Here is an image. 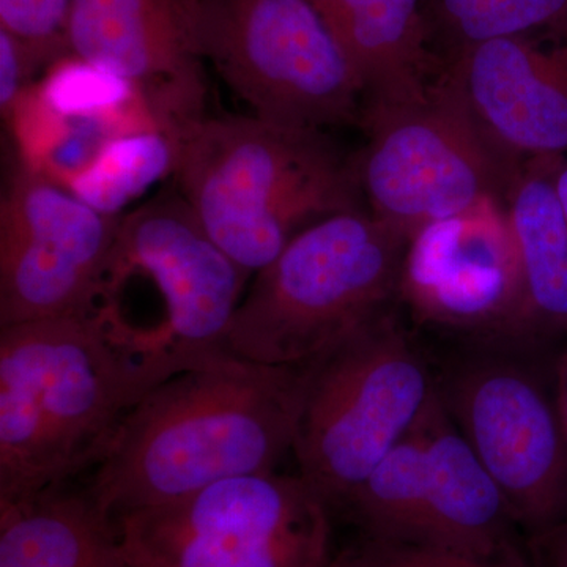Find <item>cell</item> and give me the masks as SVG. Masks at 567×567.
I'll list each match as a JSON object with an SVG mask.
<instances>
[{"label": "cell", "instance_id": "1", "mask_svg": "<svg viewBox=\"0 0 567 567\" xmlns=\"http://www.w3.org/2000/svg\"><path fill=\"white\" fill-rule=\"evenodd\" d=\"M312 364L227 354L164 380L123 417L85 492L114 520L219 481L275 472L293 450Z\"/></svg>", "mask_w": 567, "mask_h": 567}, {"label": "cell", "instance_id": "2", "mask_svg": "<svg viewBox=\"0 0 567 567\" xmlns=\"http://www.w3.org/2000/svg\"><path fill=\"white\" fill-rule=\"evenodd\" d=\"M158 385L81 312L0 327V505L51 494L95 465Z\"/></svg>", "mask_w": 567, "mask_h": 567}, {"label": "cell", "instance_id": "3", "mask_svg": "<svg viewBox=\"0 0 567 567\" xmlns=\"http://www.w3.org/2000/svg\"><path fill=\"white\" fill-rule=\"evenodd\" d=\"M167 134L182 199L249 275L274 262L306 227L361 208L353 162L322 132L252 114H205Z\"/></svg>", "mask_w": 567, "mask_h": 567}, {"label": "cell", "instance_id": "4", "mask_svg": "<svg viewBox=\"0 0 567 567\" xmlns=\"http://www.w3.org/2000/svg\"><path fill=\"white\" fill-rule=\"evenodd\" d=\"M181 197L122 218L114 248L82 308L130 364L163 383L227 357L246 279Z\"/></svg>", "mask_w": 567, "mask_h": 567}, {"label": "cell", "instance_id": "5", "mask_svg": "<svg viewBox=\"0 0 567 567\" xmlns=\"http://www.w3.org/2000/svg\"><path fill=\"white\" fill-rule=\"evenodd\" d=\"M406 245L363 208L306 227L257 271L230 324L229 353L267 365L320 360L385 312Z\"/></svg>", "mask_w": 567, "mask_h": 567}, {"label": "cell", "instance_id": "6", "mask_svg": "<svg viewBox=\"0 0 567 567\" xmlns=\"http://www.w3.org/2000/svg\"><path fill=\"white\" fill-rule=\"evenodd\" d=\"M435 393L423 358L383 312L312 364L292 450L300 476L342 509Z\"/></svg>", "mask_w": 567, "mask_h": 567}, {"label": "cell", "instance_id": "7", "mask_svg": "<svg viewBox=\"0 0 567 567\" xmlns=\"http://www.w3.org/2000/svg\"><path fill=\"white\" fill-rule=\"evenodd\" d=\"M361 123L368 144L353 162L361 196L409 241L429 224L507 199L525 166L491 141L445 69L423 99L368 107Z\"/></svg>", "mask_w": 567, "mask_h": 567}, {"label": "cell", "instance_id": "8", "mask_svg": "<svg viewBox=\"0 0 567 567\" xmlns=\"http://www.w3.org/2000/svg\"><path fill=\"white\" fill-rule=\"evenodd\" d=\"M130 567H331V511L298 476L257 473L114 518Z\"/></svg>", "mask_w": 567, "mask_h": 567}, {"label": "cell", "instance_id": "9", "mask_svg": "<svg viewBox=\"0 0 567 567\" xmlns=\"http://www.w3.org/2000/svg\"><path fill=\"white\" fill-rule=\"evenodd\" d=\"M346 513L368 539L495 557L516 550L505 495L439 393L350 496Z\"/></svg>", "mask_w": 567, "mask_h": 567}, {"label": "cell", "instance_id": "10", "mask_svg": "<svg viewBox=\"0 0 567 567\" xmlns=\"http://www.w3.org/2000/svg\"><path fill=\"white\" fill-rule=\"evenodd\" d=\"M204 52L264 121L322 132L363 117V85L309 0H204Z\"/></svg>", "mask_w": 567, "mask_h": 567}, {"label": "cell", "instance_id": "11", "mask_svg": "<svg viewBox=\"0 0 567 567\" xmlns=\"http://www.w3.org/2000/svg\"><path fill=\"white\" fill-rule=\"evenodd\" d=\"M122 218L35 167H18L0 203V327L81 312Z\"/></svg>", "mask_w": 567, "mask_h": 567}, {"label": "cell", "instance_id": "12", "mask_svg": "<svg viewBox=\"0 0 567 567\" xmlns=\"http://www.w3.org/2000/svg\"><path fill=\"white\" fill-rule=\"evenodd\" d=\"M73 58L126 82L171 133L205 115L204 0H71Z\"/></svg>", "mask_w": 567, "mask_h": 567}, {"label": "cell", "instance_id": "13", "mask_svg": "<svg viewBox=\"0 0 567 567\" xmlns=\"http://www.w3.org/2000/svg\"><path fill=\"white\" fill-rule=\"evenodd\" d=\"M399 293L424 322L451 328H516L528 319L507 199L484 200L417 230Z\"/></svg>", "mask_w": 567, "mask_h": 567}, {"label": "cell", "instance_id": "14", "mask_svg": "<svg viewBox=\"0 0 567 567\" xmlns=\"http://www.w3.org/2000/svg\"><path fill=\"white\" fill-rule=\"evenodd\" d=\"M443 401L516 522L546 520L557 499L561 436L532 379L513 364H477L457 377Z\"/></svg>", "mask_w": 567, "mask_h": 567}, {"label": "cell", "instance_id": "15", "mask_svg": "<svg viewBox=\"0 0 567 567\" xmlns=\"http://www.w3.org/2000/svg\"><path fill=\"white\" fill-rule=\"evenodd\" d=\"M470 110L518 163L567 153V37H514L475 44L446 62Z\"/></svg>", "mask_w": 567, "mask_h": 567}, {"label": "cell", "instance_id": "16", "mask_svg": "<svg viewBox=\"0 0 567 567\" xmlns=\"http://www.w3.org/2000/svg\"><path fill=\"white\" fill-rule=\"evenodd\" d=\"M309 2L363 85L364 110L423 99L436 65L425 0Z\"/></svg>", "mask_w": 567, "mask_h": 567}, {"label": "cell", "instance_id": "17", "mask_svg": "<svg viewBox=\"0 0 567 567\" xmlns=\"http://www.w3.org/2000/svg\"><path fill=\"white\" fill-rule=\"evenodd\" d=\"M0 567H130L114 520L87 492L0 505Z\"/></svg>", "mask_w": 567, "mask_h": 567}, {"label": "cell", "instance_id": "18", "mask_svg": "<svg viewBox=\"0 0 567 567\" xmlns=\"http://www.w3.org/2000/svg\"><path fill=\"white\" fill-rule=\"evenodd\" d=\"M558 158L525 163L509 197L528 315L567 322V221L555 189Z\"/></svg>", "mask_w": 567, "mask_h": 567}, {"label": "cell", "instance_id": "19", "mask_svg": "<svg viewBox=\"0 0 567 567\" xmlns=\"http://www.w3.org/2000/svg\"><path fill=\"white\" fill-rule=\"evenodd\" d=\"M432 33L440 32L450 58L496 39L567 37V0H427Z\"/></svg>", "mask_w": 567, "mask_h": 567}, {"label": "cell", "instance_id": "20", "mask_svg": "<svg viewBox=\"0 0 567 567\" xmlns=\"http://www.w3.org/2000/svg\"><path fill=\"white\" fill-rule=\"evenodd\" d=\"M173 137L162 130L121 134L104 141L87 166L73 175L71 192L106 215L118 212L162 175L174 171Z\"/></svg>", "mask_w": 567, "mask_h": 567}, {"label": "cell", "instance_id": "21", "mask_svg": "<svg viewBox=\"0 0 567 567\" xmlns=\"http://www.w3.org/2000/svg\"><path fill=\"white\" fill-rule=\"evenodd\" d=\"M71 0H0V31L20 41L37 69L71 54Z\"/></svg>", "mask_w": 567, "mask_h": 567}, {"label": "cell", "instance_id": "22", "mask_svg": "<svg viewBox=\"0 0 567 567\" xmlns=\"http://www.w3.org/2000/svg\"><path fill=\"white\" fill-rule=\"evenodd\" d=\"M341 567H533L517 550L495 557H477L446 548L363 539L338 554Z\"/></svg>", "mask_w": 567, "mask_h": 567}, {"label": "cell", "instance_id": "23", "mask_svg": "<svg viewBox=\"0 0 567 567\" xmlns=\"http://www.w3.org/2000/svg\"><path fill=\"white\" fill-rule=\"evenodd\" d=\"M128 92L133 89L126 82L74 58L55 69L43 89V100L62 114H89L123 100Z\"/></svg>", "mask_w": 567, "mask_h": 567}, {"label": "cell", "instance_id": "24", "mask_svg": "<svg viewBox=\"0 0 567 567\" xmlns=\"http://www.w3.org/2000/svg\"><path fill=\"white\" fill-rule=\"evenodd\" d=\"M37 66L24 47L10 33L0 31V112L10 118L24 99L29 80Z\"/></svg>", "mask_w": 567, "mask_h": 567}, {"label": "cell", "instance_id": "25", "mask_svg": "<svg viewBox=\"0 0 567 567\" xmlns=\"http://www.w3.org/2000/svg\"><path fill=\"white\" fill-rule=\"evenodd\" d=\"M554 182L559 204H561L563 213H565L567 221V156L559 159L557 169H555Z\"/></svg>", "mask_w": 567, "mask_h": 567}, {"label": "cell", "instance_id": "26", "mask_svg": "<svg viewBox=\"0 0 567 567\" xmlns=\"http://www.w3.org/2000/svg\"><path fill=\"white\" fill-rule=\"evenodd\" d=\"M557 567H567V551H565V554H561V558H559Z\"/></svg>", "mask_w": 567, "mask_h": 567}, {"label": "cell", "instance_id": "27", "mask_svg": "<svg viewBox=\"0 0 567 567\" xmlns=\"http://www.w3.org/2000/svg\"><path fill=\"white\" fill-rule=\"evenodd\" d=\"M565 417H566V425H567V402L565 404Z\"/></svg>", "mask_w": 567, "mask_h": 567}, {"label": "cell", "instance_id": "28", "mask_svg": "<svg viewBox=\"0 0 567 567\" xmlns=\"http://www.w3.org/2000/svg\"><path fill=\"white\" fill-rule=\"evenodd\" d=\"M331 567H339L338 561H336V558H334L333 565H331Z\"/></svg>", "mask_w": 567, "mask_h": 567}]
</instances>
